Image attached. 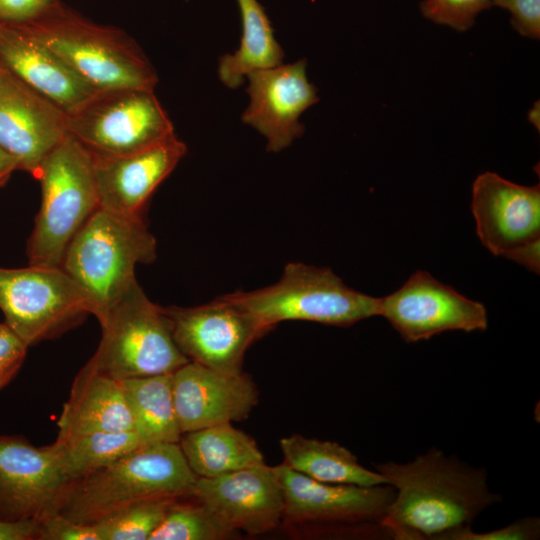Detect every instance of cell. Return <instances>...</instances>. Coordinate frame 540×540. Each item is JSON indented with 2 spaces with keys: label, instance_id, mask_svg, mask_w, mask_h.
<instances>
[{
  "label": "cell",
  "instance_id": "obj_1",
  "mask_svg": "<svg viewBox=\"0 0 540 540\" xmlns=\"http://www.w3.org/2000/svg\"><path fill=\"white\" fill-rule=\"evenodd\" d=\"M375 470L395 488L380 525L398 540H444L471 527L483 510L501 501L490 491L485 469L435 447L406 463L376 464Z\"/></svg>",
  "mask_w": 540,
  "mask_h": 540
},
{
  "label": "cell",
  "instance_id": "obj_2",
  "mask_svg": "<svg viewBox=\"0 0 540 540\" xmlns=\"http://www.w3.org/2000/svg\"><path fill=\"white\" fill-rule=\"evenodd\" d=\"M197 478L178 443L144 444L72 481L58 512L75 522L96 523L140 501L190 497Z\"/></svg>",
  "mask_w": 540,
  "mask_h": 540
},
{
  "label": "cell",
  "instance_id": "obj_3",
  "mask_svg": "<svg viewBox=\"0 0 540 540\" xmlns=\"http://www.w3.org/2000/svg\"><path fill=\"white\" fill-rule=\"evenodd\" d=\"M156 250L142 217L99 207L71 240L60 267L97 317L136 280L138 264L155 260Z\"/></svg>",
  "mask_w": 540,
  "mask_h": 540
},
{
  "label": "cell",
  "instance_id": "obj_4",
  "mask_svg": "<svg viewBox=\"0 0 540 540\" xmlns=\"http://www.w3.org/2000/svg\"><path fill=\"white\" fill-rule=\"evenodd\" d=\"M22 25L96 90H155L157 73L140 46L124 30L97 24L63 3L48 15Z\"/></svg>",
  "mask_w": 540,
  "mask_h": 540
},
{
  "label": "cell",
  "instance_id": "obj_5",
  "mask_svg": "<svg viewBox=\"0 0 540 540\" xmlns=\"http://www.w3.org/2000/svg\"><path fill=\"white\" fill-rule=\"evenodd\" d=\"M35 179L41 205L27 244L29 264L61 266L71 240L100 207L92 156L68 133L44 158Z\"/></svg>",
  "mask_w": 540,
  "mask_h": 540
},
{
  "label": "cell",
  "instance_id": "obj_6",
  "mask_svg": "<svg viewBox=\"0 0 540 540\" xmlns=\"http://www.w3.org/2000/svg\"><path fill=\"white\" fill-rule=\"evenodd\" d=\"M102 336L88 361L117 380L169 374L189 360L177 347L162 307L135 280L96 317Z\"/></svg>",
  "mask_w": 540,
  "mask_h": 540
},
{
  "label": "cell",
  "instance_id": "obj_7",
  "mask_svg": "<svg viewBox=\"0 0 540 540\" xmlns=\"http://www.w3.org/2000/svg\"><path fill=\"white\" fill-rule=\"evenodd\" d=\"M269 330L283 321L349 327L379 316V298L347 286L329 268L288 263L280 279L253 291L227 294Z\"/></svg>",
  "mask_w": 540,
  "mask_h": 540
},
{
  "label": "cell",
  "instance_id": "obj_8",
  "mask_svg": "<svg viewBox=\"0 0 540 540\" xmlns=\"http://www.w3.org/2000/svg\"><path fill=\"white\" fill-rule=\"evenodd\" d=\"M67 130L92 156H116L151 145L174 127L154 91L98 90L66 112Z\"/></svg>",
  "mask_w": 540,
  "mask_h": 540
},
{
  "label": "cell",
  "instance_id": "obj_9",
  "mask_svg": "<svg viewBox=\"0 0 540 540\" xmlns=\"http://www.w3.org/2000/svg\"><path fill=\"white\" fill-rule=\"evenodd\" d=\"M0 310L29 347L78 326L89 313L85 299L60 266L0 267Z\"/></svg>",
  "mask_w": 540,
  "mask_h": 540
},
{
  "label": "cell",
  "instance_id": "obj_10",
  "mask_svg": "<svg viewBox=\"0 0 540 540\" xmlns=\"http://www.w3.org/2000/svg\"><path fill=\"white\" fill-rule=\"evenodd\" d=\"M173 339L189 360L226 374L242 373L248 347L269 331L226 295L194 307H162Z\"/></svg>",
  "mask_w": 540,
  "mask_h": 540
},
{
  "label": "cell",
  "instance_id": "obj_11",
  "mask_svg": "<svg viewBox=\"0 0 540 540\" xmlns=\"http://www.w3.org/2000/svg\"><path fill=\"white\" fill-rule=\"evenodd\" d=\"M384 317L407 343L428 340L447 331H484L485 306L418 270L397 291L379 298Z\"/></svg>",
  "mask_w": 540,
  "mask_h": 540
},
{
  "label": "cell",
  "instance_id": "obj_12",
  "mask_svg": "<svg viewBox=\"0 0 540 540\" xmlns=\"http://www.w3.org/2000/svg\"><path fill=\"white\" fill-rule=\"evenodd\" d=\"M276 468L283 492V521L292 524L381 526L395 496V488L389 484H330L311 479L284 463Z\"/></svg>",
  "mask_w": 540,
  "mask_h": 540
},
{
  "label": "cell",
  "instance_id": "obj_13",
  "mask_svg": "<svg viewBox=\"0 0 540 540\" xmlns=\"http://www.w3.org/2000/svg\"><path fill=\"white\" fill-rule=\"evenodd\" d=\"M191 497L234 533L258 536L283 521L284 500L278 471L265 462L218 477H198Z\"/></svg>",
  "mask_w": 540,
  "mask_h": 540
},
{
  "label": "cell",
  "instance_id": "obj_14",
  "mask_svg": "<svg viewBox=\"0 0 540 540\" xmlns=\"http://www.w3.org/2000/svg\"><path fill=\"white\" fill-rule=\"evenodd\" d=\"M72 481L52 445L33 446L17 435H0V519H39L58 512Z\"/></svg>",
  "mask_w": 540,
  "mask_h": 540
},
{
  "label": "cell",
  "instance_id": "obj_15",
  "mask_svg": "<svg viewBox=\"0 0 540 540\" xmlns=\"http://www.w3.org/2000/svg\"><path fill=\"white\" fill-rule=\"evenodd\" d=\"M68 134L66 112L12 73L0 69V147L34 178Z\"/></svg>",
  "mask_w": 540,
  "mask_h": 540
},
{
  "label": "cell",
  "instance_id": "obj_16",
  "mask_svg": "<svg viewBox=\"0 0 540 540\" xmlns=\"http://www.w3.org/2000/svg\"><path fill=\"white\" fill-rule=\"evenodd\" d=\"M250 103L242 121L267 140V150L279 152L304 132L299 117L319 101L306 75V60L255 70L246 76Z\"/></svg>",
  "mask_w": 540,
  "mask_h": 540
},
{
  "label": "cell",
  "instance_id": "obj_17",
  "mask_svg": "<svg viewBox=\"0 0 540 540\" xmlns=\"http://www.w3.org/2000/svg\"><path fill=\"white\" fill-rule=\"evenodd\" d=\"M471 210L481 243L494 255L540 239V186H523L496 173L479 174L472 185Z\"/></svg>",
  "mask_w": 540,
  "mask_h": 540
},
{
  "label": "cell",
  "instance_id": "obj_18",
  "mask_svg": "<svg viewBox=\"0 0 540 540\" xmlns=\"http://www.w3.org/2000/svg\"><path fill=\"white\" fill-rule=\"evenodd\" d=\"M187 152L175 133L139 150L116 156H92L100 207L142 217L157 187Z\"/></svg>",
  "mask_w": 540,
  "mask_h": 540
},
{
  "label": "cell",
  "instance_id": "obj_19",
  "mask_svg": "<svg viewBox=\"0 0 540 540\" xmlns=\"http://www.w3.org/2000/svg\"><path fill=\"white\" fill-rule=\"evenodd\" d=\"M172 393L181 433L244 420L259 395L245 374H226L192 361L172 373Z\"/></svg>",
  "mask_w": 540,
  "mask_h": 540
},
{
  "label": "cell",
  "instance_id": "obj_20",
  "mask_svg": "<svg viewBox=\"0 0 540 540\" xmlns=\"http://www.w3.org/2000/svg\"><path fill=\"white\" fill-rule=\"evenodd\" d=\"M0 65L65 112L98 91L22 25L0 23Z\"/></svg>",
  "mask_w": 540,
  "mask_h": 540
},
{
  "label": "cell",
  "instance_id": "obj_21",
  "mask_svg": "<svg viewBox=\"0 0 540 540\" xmlns=\"http://www.w3.org/2000/svg\"><path fill=\"white\" fill-rule=\"evenodd\" d=\"M57 426L59 440L94 432L134 431L121 380L98 372L87 362L74 378Z\"/></svg>",
  "mask_w": 540,
  "mask_h": 540
},
{
  "label": "cell",
  "instance_id": "obj_22",
  "mask_svg": "<svg viewBox=\"0 0 540 540\" xmlns=\"http://www.w3.org/2000/svg\"><path fill=\"white\" fill-rule=\"evenodd\" d=\"M178 444L197 477H218L264 463L256 441L232 423L182 433Z\"/></svg>",
  "mask_w": 540,
  "mask_h": 540
},
{
  "label": "cell",
  "instance_id": "obj_23",
  "mask_svg": "<svg viewBox=\"0 0 540 540\" xmlns=\"http://www.w3.org/2000/svg\"><path fill=\"white\" fill-rule=\"evenodd\" d=\"M279 444L283 463L316 481L365 487L387 484L380 473L364 468L337 442L292 434L281 438Z\"/></svg>",
  "mask_w": 540,
  "mask_h": 540
},
{
  "label": "cell",
  "instance_id": "obj_24",
  "mask_svg": "<svg viewBox=\"0 0 540 540\" xmlns=\"http://www.w3.org/2000/svg\"><path fill=\"white\" fill-rule=\"evenodd\" d=\"M242 23L238 50L225 54L218 65V76L228 88H237L249 73L283 63L284 52L274 37L264 8L257 0H237Z\"/></svg>",
  "mask_w": 540,
  "mask_h": 540
},
{
  "label": "cell",
  "instance_id": "obj_25",
  "mask_svg": "<svg viewBox=\"0 0 540 540\" xmlns=\"http://www.w3.org/2000/svg\"><path fill=\"white\" fill-rule=\"evenodd\" d=\"M132 412L134 431L145 444L178 443L172 373L121 380Z\"/></svg>",
  "mask_w": 540,
  "mask_h": 540
},
{
  "label": "cell",
  "instance_id": "obj_26",
  "mask_svg": "<svg viewBox=\"0 0 540 540\" xmlns=\"http://www.w3.org/2000/svg\"><path fill=\"white\" fill-rule=\"evenodd\" d=\"M145 443L133 431L94 432L51 444L61 469L71 480L82 478Z\"/></svg>",
  "mask_w": 540,
  "mask_h": 540
},
{
  "label": "cell",
  "instance_id": "obj_27",
  "mask_svg": "<svg viewBox=\"0 0 540 540\" xmlns=\"http://www.w3.org/2000/svg\"><path fill=\"white\" fill-rule=\"evenodd\" d=\"M182 499L170 503L149 540H222L236 534L194 498L191 497L192 501Z\"/></svg>",
  "mask_w": 540,
  "mask_h": 540
},
{
  "label": "cell",
  "instance_id": "obj_28",
  "mask_svg": "<svg viewBox=\"0 0 540 540\" xmlns=\"http://www.w3.org/2000/svg\"><path fill=\"white\" fill-rule=\"evenodd\" d=\"M178 498H156L129 505L94 523L101 540H149L168 506Z\"/></svg>",
  "mask_w": 540,
  "mask_h": 540
},
{
  "label": "cell",
  "instance_id": "obj_29",
  "mask_svg": "<svg viewBox=\"0 0 540 540\" xmlns=\"http://www.w3.org/2000/svg\"><path fill=\"white\" fill-rule=\"evenodd\" d=\"M492 6V0H423L422 15L439 25L464 32L470 29L476 17Z\"/></svg>",
  "mask_w": 540,
  "mask_h": 540
},
{
  "label": "cell",
  "instance_id": "obj_30",
  "mask_svg": "<svg viewBox=\"0 0 540 540\" xmlns=\"http://www.w3.org/2000/svg\"><path fill=\"white\" fill-rule=\"evenodd\" d=\"M539 534V518L526 517L489 532L477 533L466 527L448 534L444 540H533L539 538Z\"/></svg>",
  "mask_w": 540,
  "mask_h": 540
},
{
  "label": "cell",
  "instance_id": "obj_31",
  "mask_svg": "<svg viewBox=\"0 0 540 540\" xmlns=\"http://www.w3.org/2000/svg\"><path fill=\"white\" fill-rule=\"evenodd\" d=\"M39 540H101L94 523L75 522L59 512L41 519Z\"/></svg>",
  "mask_w": 540,
  "mask_h": 540
},
{
  "label": "cell",
  "instance_id": "obj_32",
  "mask_svg": "<svg viewBox=\"0 0 540 540\" xmlns=\"http://www.w3.org/2000/svg\"><path fill=\"white\" fill-rule=\"evenodd\" d=\"M492 6L510 13L511 25L521 36L540 38V0H492Z\"/></svg>",
  "mask_w": 540,
  "mask_h": 540
},
{
  "label": "cell",
  "instance_id": "obj_33",
  "mask_svg": "<svg viewBox=\"0 0 540 540\" xmlns=\"http://www.w3.org/2000/svg\"><path fill=\"white\" fill-rule=\"evenodd\" d=\"M61 4L60 0H0V23H29L48 15Z\"/></svg>",
  "mask_w": 540,
  "mask_h": 540
},
{
  "label": "cell",
  "instance_id": "obj_34",
  "mask_svg": "<svg viewBox=\"0 0 540 540\" xmlns=\"http://www.w3.org/2000/svg\"><path fill=\"white\" fill-rule=\"evenodd\" d=\"M28 346L6 323H0V389L19 371Z\"/></svg>",
  "mask_w": 540,
  "mask_h": 540
},
{
  "label": "cell",
  "instance_id": "obj_35",
  "mask_svg": "<svg viewBox=\"0 0 540 540\" xmlns=\"http://www.w3.org/2000/svg\"><path fill=\"white\" fill-rule=\"evenodd\" d=\"M41 520L0 519V540H39Z\"/></svg>",
  "mask_w": 540,
  "mask_h": 540
},
{
  "label": "cell",
  "instance_id": "obj_36",
  "mask_svg": "<svg viewBox=\"0 0 540 540\" xmlns=\"http://www.w3.org/2000/svg\"><path fill=\"white\" fill-rule=\"evenodd\" d=\"M540 239L515 249L506 258L524 266L529 271L539 274Z\"/></svg>",
  "mask_w": 540,
  "mask_h": 540
},
{
  "label": "cell",
  "instance_id": "obj_37",
  "mask_svg": "<svg viewBox=\"0 0 540 540\" xmlns=\"http://www.w3.org/2000/svg\"><path fill=\"white\" fill-rule=\"evenodd\" d=\"M16 170H19L17 161L0 147V187L6 184Z\"/></svg>",
  "mask_w": 540,
  "mask_h": 540
},
{
  "label": "cell",
  "instance_id": "obj_38",
  "mask_svg": "<svg viewBox=\"0 0 540 540\" xmlns=\"http://www.w3.org/2000/svg\"><path fill=\"white\" fill-rule=\"evenodd\" d=\"M539 101L534 103V106L528 112V120L539 130L540 113H539Z\"/></svg>",
  "mask_w": 540,
  "mask_h": 540
},
{
  "label": "cell",
  "instance_id": "obj_39",
  "mask_svg": "<svg viewBox=\"0 0 540 540\" xmlns=\"http://www.w3.org/2000/svg\"><path fill=\"white\" fill-rule=\"evenodd\" d=\"M0 69H1V65H0Z\"/></svg>",
  "mask_w": 540,
  "mask_h": 540
}]
</instances>
